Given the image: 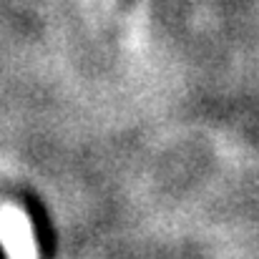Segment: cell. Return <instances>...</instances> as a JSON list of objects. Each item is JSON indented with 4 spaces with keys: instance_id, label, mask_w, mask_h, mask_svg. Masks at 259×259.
<instances>
[{
    "instance_id": "cell-1",
    "label": "cell",
    "mask_w": 259,
    "mask_h": 259,
    "mask_svg": "<svg viewBox=\"0 0 259 259\" xmlns=\"http://www.w3.org/2000/svg\"><path fill=\"white\" fill-rule=\"evenodd\" d=\"M0 242L5 244L10 259H38L30 222L25 211L13 204L0 206Z\"/></svg>"
}]
</instances>
